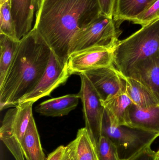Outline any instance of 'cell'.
Here are the masks:
<instances>
[{
	"instance_id": "1",
	"label": "cell",
	"mask_w": 159,
	"mask_h": 160,
	"mask_svg": "<svg viewBox=\"0 0 159 160\" xmlns=\"http://www.w3.org/2000/svg\"><path fill=\"white\" fill-rule=\"evenodd\" d=\"M101 14L97 0H43L33 28L64 65L75 35Z\"/></svg>"
},
{
	"instance_id": "2",
	"label": "cell",
	"mask_w": 159,
	"mask_h": 160,
	"mask_svg": "<svg viewBox=\"0 0 159 160\" xmlns=\"http://www.w3.org/2000/svg\"><path fill=\"white\" fill-rule=\"evenodd\" d=\"M51 50L35 28L20 40L16 53L0 86V110L16 107L37 85L46 69Z\"/></svg>"
},
{
	"instance_id": "3",
	"label": "cell",
	"mask_w": 159,
	"mask_h": 160,
	"mask_svg": "<svg viewBox=\"0 0 159 160\" xmlns=\"http://www.w3.org/2000/svg\"><path fill=\"white\" fill-rule=\"evenodd\" d=\"M159 52V19L119 40L114 48V66L123 77L140 62Z\"/></svg>"
},
{
	"instance_id": "4",
	"label": "cell",
	"mask_w": 159,
	"mask_h": 160,
	"mask_svg": "<svg viewBox=\"0 0 159 160\" xmlns=\"http://www.w3.org/2000/svg\"><path fill=\"white\" fill-rule=\"evenodd\" d=\"M102 135L110 139L115 145L120 159L130 160L145 148L151 146L159 137V133L127 126H113L105 111Z\"/></svg>"
},
{
	"instance_id": "5",
	"label": "cell",
	"mask_w": 159,
	"mask_h": 160,
	"mask_svg": "<svg viewBox=\"0 0 159 160\" xmlns=\"http://www.w3.org/2000/svg\"><path fill=\"white\" fill-rule=\"evenodd\" d=\"M119 26L113 18L101 14L77 31L71 42L70 55L93 47L115 48L121 32Z\"/></svg>"
},
{
	"instance_id": "6",
	"label": "cell",
	"mask_w": 159,
	"mask_h": 160,
	"mask_svg": "<svg viewBox=\"0 0 159 160\" xmlns=\"http://www.w3.org/2000/svg\"><path fill=\"white\" fill-rule=\"evenodd\" d=\"M34 102L27 101L19 103L5 114L0 128V139L16 160H25L21 142L33 116Z\"/></svg>"
},
{
	"instance_id": "7",
	"label": "cell",
	"mask_w": 159,
	"mask_h": 160,
	"mask_svg": "<svg viewBox=\"0 0 159 160\" xmlns=\"http://www.w3.org/2000/svg\"><path fill=\"white\" fill-rule=\"evenodd\" d=\"M81 78V88L79 92L83 107L85 128L87 130L95 147L102 136V127L104 115V107L98 92L85 74Z\"/></svg>"
},
{
	"instance_id": "8",
	"label": "cell",
	"mask_w": 159,
	"mask_h": 160,
	"mask_svg": "<svg viewBox=\"0 0 159 160\" xmlns=\"http://www.w3.org/2000/svg\"><path fill=\"white\" fill-rule=\"evenodd\" d=\"M114 48L93 47L72 53L67 62L70 74L80 75L89 70L114 65Z\"/></svg>"
},
{
	"instance_id": "9",
	"label": "cell",
	"mask_w": 159,
	"mask_h": 160,
	"mask_svg": "<svg viewBox=\"0 0 159 160\" xmlns=\"http://www.w3.org/2000/svg\"><path fill=\"white\" fill-rule=\"evenodd\" d=\"M71 75L67 63L63 64L51 51L49 62L41 80L19 103L27 101L35 102L41 98L49 96L54 89L64 84Z\"/></svg>"
},
{
	"instance_id": "10",
	"label": "cell",
	"mask_w": 159,
	"mask_h": 160,
	"mask_svg": "<svg viewBox=\"0 0 159 160\" xmlns=\"http://www.w3.org/2000/svg\"><path fill=\"white\" fill-rule=\"evenodd\" d=\"M104 101L125 90V80L114 65L89 70L84 73Z\"/></svg>"
},
{
	"instance_id": "11",
	"label": "cell",
	"mask_w": 159,
	"mask_h": 160,
	"mask_svg": "<svg viewBox=\"0 0 159 160\" xmlns=\"http://www.w3.org/2000/svg\"><path fill=\"white\" fill-rule=\"evenodd\" d=\"M142 83L148 88L159 102V52L133 67L127 77Z\"/></svg>"
},
{
	"instance_id": "12",
	"label": "cell",
	"mask_w": 159,
	"mask_h": 160,
	"mask_svg": "<svg viewBox=\"0 0 159 160\" xmlns=\"http://www.w3.org/2000/svg\"><path fill=\"white\" fill-rule=\"evenodd\" d=\"M36 8L37 0H10V10L17 40L21 39L33 29Z\"/></svg>"
},
{
	"instance_id": "13",
	"label": "cell",
	"mask_w": 159,
	"mask_h": 160,
	"mask_svg": "<svg viewBox=\"0 0 159 160\" xmlns=\"http://www.w3.org/2000/svg\"><path fill=\"white\" fill-rule=\"evenodd\" d=\"M101 102L111 125L128 126L129 110L133 103L126 94L125 89Z\"/></svg>"
},
{
	"instance_id": "14",
	"label": "cell",
	"mask_w": 159,
	"mask_h": 160,
	"mask_svg": "<svg viewBox=\"0 0 159 160\" xmlns=\"http://www.w3.org/2000/svg\"><path fill=\"white\" fill-rule=\"evenodd\" d=\"M128 126L159 133V104L147 108L132 104L129 110Z\"/></svg>"
},
{
	"instance_id": "15",
	"label": "cell",
	"mask_w": 159,
	"mask_h": 160,
	"mask_svg": "<svg viewBox=\"0 0 159 160\" xmlns=\"http://www.w3.org/2000/svg\"><path fill=\"white\" fill-rule=\"evenodd\" d=\"M80 99L79 94H69L43 102L35 108L41 115L59 117L67 115L77 107Z\"/></svg>"
},
{
	"instance_id": "16",
	"label": "cell",
	"mask_w": 159,
	"mask_h": 160,
	"mask_svg": "<svg viewBox=\"0 0 159 160\" xmlns=\"http://www.w3.org/2000/svg\"><path fill=\"white\" fill-rule=\"evenodd\" d=\"M156 0H116L113 19L119 25L125 21L133 22Z\"/></svg>"
},
{
	"instance_id": "17",
	"label": "cell",
	"mask_w": 159,
	"mask_h": 160,
	"mask_svg": "<svg viewBox=\"0 0 159 160\" xmlns=\"http://www.w3.org/2000/svg\"><path fill=\"white\" fill-rule=\"evenodd\" d=\"M123 78L125 80V92L133 104L141 108L159 104L156 96L142 83L129 77Z\"/></svg>"
},
{
	"instance_id": "18",
	"label": "cell",
	"mask_w": 159,
	"mask_h": 160,
	"mask_svg": "<svg viewBox=\"0 0 159 160\" xmlns=\"http://www.w3.org/2000/svg\"><path fill=\"white\" fill-rule=\"evenodd\" d=\"M21 148L26 160H45L33 116L21 141Z\"/></svg>"
},
{
	"instance_id": "19",
	"label": "cell",
	"mask_w": 159,
	"mask_h": 160,
	"mask_svg": "<svg viewBox=\"0 0 159 160\" xmlns=\"http://www.w3.org/2000/svg\"><path fill=\"white\" fill-rule=\"evenodd\" d=\"M19 41L0 34V86L3 83L14 61Z\"/></svg>"
},
{
	"instance_id": "20",
	"label": "cell",
	"mask_w": 159,
	"mask_h": 160,
	"mask_svg": "<svg viewBox=\"0 0 159 160\" xmlns=\"http://www.w3.org/2000/svg\"><path fill=\"white\" fill-rule=\"evenodd\" d=\"M76 142V160H97L95 147L86 128L78 130Z\"/></svg>"
},
{
	"instance_id": "21",
	"label": "cell",
	"mask_w": 159,
	"mask_h": 160,
	"mask_svg": "<svg viewBox=\"0 0 159 160\" xmlns=\"http://www.w3.org/2000/svg\"><path fill=\"white\" fill-rule=\"evenodd\" d=\"M0 34L17 40L10 10V2L0 5Z\"/></svg>"
},
{
	"instance_id": "22",
	"label": "cell",
	"mask_w": 159,
	"mask_h": 160,
	"mask_svg": "<svg viewBox=\"0 0 159 160\" xmlns=\"http://www.w3.org/2000/svg\"><path fill=\"white\" fill-rule=\"evenodd\" d=\"M95 150L97 160H124L119 158L115 145L105 136L102 135Z\"/></svg>"
},
{
	"instance_id": "23",
	"label": "cell",
	"mask_w": 159,
	"mask_h": 160,
	"mask_svg": "<svg viewBox=\"0 0 159 160\" xmlns=\"http://www.w3.org/2000/svg\"><path fill=\"white\" fill-rule=\"evenodd\" d=\"M45 160H76L75 141L73 140L66 146L58 147Z\"/></svg>"
},
{
	"instance_id": "24",
	"label": "cell",
	"mask_w": 159,
	"mask_h": 160,
	"mask_svg": "<svg viewBox=\"0 0 159 160\" xmlns=\"http://www.w3.org/2000/svg\"><path fill=\"white\" fill-rule=\"evenodd\" d=\"M158 19L159 0H156L133 22L134 24H140L143 27Z\"/></svg>"
},
{
	"instance_id": "25",
	"label": "cell",
	"mask_w": 159,
	"mask_h": 160,
	"mask_svg": "<svg viewBox=\"0 0 159 160\" xmlns=\"http://www.w3.org/2000/svg\"><path fill=\"white\" fill-rule=\"evenodd\" d=\"M101 15L113 18L116 0H97Z\"/></svg>"
},
{
	"instance_id": "26",
	"label": "cell",
	"mask_w": 159,
	"mask_h": 160,
	"mask_svg": "<svg viewBox=\"0 0 159 160\" xmlns=\"http://www.w3.org/2000/svg\"><path fill=\"white\" fill-rule=\"evenodd\" d=\"M156 152L151 148V146L145 148L130 160H155Z\"/></svg>"
},
{
	"instance_id": "27",
	"label": "cell",
	"mask_w": 159,
	"mask_h": 160,
	"mask_svg": "<svg viewBox=\"0 0 159 160\" xmlns=\"http://www.w3.org/2000/svg\"><path fill=\"white\" fill-rule=\"evenodd\" d=\"M43 1V0H37V8H36V11H37V10H38V9H39V8H40Z\"/></svg>"
},
{
	"instance_id": "28",
	"label": "cell",
	"mask_w": 159,
	"mask_h": 160,
	"mask_svg": "<svg viewBox=\"0 0 159 160\" xmlns=\"http://www.w3.org/2000/svg\"><path fill=\"white\" fill-rule=\"evenodd\" d=\"M155 160H159V149L156 152Z\"/></svg>"
},
{
	"instance_id": "29",
	"label": "cell",
	"mask_w": 159,
	"mask_h": 160,
	"mask_svg": "<svg viewBox=\"0 0 159 160\" xmlns=\"http://www.w3.org/2000/svg\"><path fill=\"white\" fill-rule=\"evenodd\" d=\"M7 2H10V0H0V5L2 4Z\"/></svg>"
}]
</instances>
